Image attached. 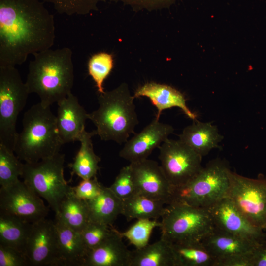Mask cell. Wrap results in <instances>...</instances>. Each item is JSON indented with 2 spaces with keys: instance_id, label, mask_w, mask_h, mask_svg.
<instances>
[{
  "instance_id": "obj_1",
  "label": "cell",
  "mask_w": 266,
  "mask_h": 266,
  "mask_svg": "<svg viewBox=\"0 0 266 266\" xmlns=\"http://www.w3.org/2000/svg\"><path fill=\"white\" fill-rule=\"evenodd\" d=\"M54 16L40 0H0V66L25 62L53 45Z\"/></svg>"
},
{
  "instance_id": "obj_2",
  "label": "cell",
  "mask_w": 266,
  "mask_h": 266,
  "mask_svg": "<svg viewBox=\"0 0 266 266\" xmlns=\"http://www.w3.org/2000/svg\"><path fill=\"white\" fill-rule=\"evenodd\" d=\"M33 55L25 83L30 94H36L41 104L50 107L71 93L74 77L72 51L68 47L48 49Z\"/></svg>"
},
{
  "instance_id": "obj_3",
  "label": "cell",
  "mask_w": 266,
  "mask_h": 266,
  "mask_svg": "<svg viewBox=\"0 0 266 266\" xmlns=\"http://www.w3.org/2000/svg\"><path fill=\"white\" fill-rule=\"evenodd\" d=\"M129 86L122 83L117 88L99 94L97 109L89 113L102 140L125 143L138 124V117Z\"/></svg>"
},
{
  "instance_id": "obj_4",
  "label": "cell",
  "mask_w": 266,
  "mask_h": 266,
  "mask_svg": "<svg viewBox=\"0 0 266 266\" xmlns=\"http://www.w3.org/2000/svg\"><path fill=\"white\" fill-rule=\"evenodd\" d=\"M22 125L14 150L20 160L34 163L59 152L63 144L50 107L40 102L33 105L24 113Z\"/></svg>"
},
{
  "instance_id": "obj_5",
  "label": "cell",
  "mask_w": 266,
  "mask_h": 266,
  "mask_svg": "<svg viewBox=\"0 0 266 266\" xmlns=\"http://www.w3.org/2000/svg\"><path fill=\"white\" fill-rule=\"evenodd\" d=\"M230 171L224 160H211L187 183L172 188L169 204L178 203L206 208L210 207L226 197Z\"/></svg>"
},
{
  "instance_id": "obj_6",
  "label": "cell",
  "mask_w": 266,
  "mask_h": 266,
  "mask_svg": "<svg viewBox=\"0 0 266 266\" xmlns=\"http://www.w3.org/2000/svg\"><path fill=\"white\" fill-rule=\"evenodd\" d=\"M161 217V238L170 243L201 242L215 228L206 208L173 203Z\"/></svg>"
},
{
  "instance_id": "obj_7",
  "label": "cell",
  "mask_w": 266,
  "mask_h": 266,
  "mask_svg": "<svg viewBox=\"0 0 266 266\" xmlns=\"http://www.w3.org/2000/svg\"><path fill=\"white\" fill-rule=\"evenodd\" d=\"M65 155L60 152L34 163L24 164L21 177L33 191L43 198L56 214L72 191L64 175Z\"/></svg>"
},
{
  "instance_id": "obj_8",
  "label": "cell",
  "mask_w": 266,
  "mask_h": 266,
  "mask_svg": "<svg viewBox=\"0 0 266 266\" xmlns=\"http://www.w3.org/2000/svg\"><path fill=\"white\" fill-rule=\"evenodd\" d=\"M29 94L15 66H0V144L13 152L17 119Z\"/></svg>"
},
{
  "instance_id": "obj_9",
  "label": "cell",
  "mask_w": 266,
  "mask_h": 266,
  "mask_svg": "<svg viewBox=\"0 0 266 266\" xmlns=\"http://www.w3.org/2000/svg\"><path fill=\"white\" fill-rule=\"evenodd\" d=\"M226 197L255 226H266V180L243 176L231 170Z\"/></svg>"
},
{
  "instance_id": "obj_10",
  "label": "cell",
  "mask_w": 266,
  "mask_h": 266,
  "mask_svg": "<svg viewBox=\"0 0 266 266\" xmlns=\"http://www.w3.org/2000/svg\"><path fill=\"white\" fill-rule=\"evenodd\" d=\"M161 166L172 186L189 182L202 168V157L179 140L164 141L158 148Z\"/></svg>"
},
{
  "instance_id": "obj_11",
  "label": "cell",
  "mask_w": 266,
  "mask_h": 266,
  "mask_svg": "<svg viewBox=\"0 0 266 266\" xmlns=\"http://www.w3.org/2000/svg\"><path fill=\"white\" fill-rule=\"evenodd\" d=\"M49 212L41 197L23 181L0 189V213L30 223L46 218Z\"/></svg>"
},
{
  "instance_id": "obj_12",
  "label": "cell",
  "mask_w": 266,
  "mask_h": 266,
  "mask_svg": "<svg viewBox=\"0 0 266 266\" xmlns=\"http://www.w3.org/2000/svg\"><path fill=\"white\" fill-rule=\"evenodd\" d=\"M25 254L30 266H59V256L54 221L44 219L33 223Z\"/></svg>"
},
{
  "instance_id": "obj_13",
  "label": "cell",
  "mask_w": 266,
  "mask_h": 266,
  "mask_svg": "<svg viewBox=\"0 0 266 266\" xmlns=\"http://www.w3.org/2000/svg\"><path fill=\"white\" fill-rule=\"evenodd\" d=\"M207 208L215 228L255 243L265 240L263 229L251 223L227 197Z\"/></svg>"
},
{
  "instance_id": "obj_14",
  "label": "cell",
  "mask_w": 266,
  "mask_h": 266,
  "mask_svg": "<svg viewBox=\"0 0 266 266\" xmlns=\"http://www.w3.org/2000/svg\"><path fill=\"white\" fill-rule=\"evenodd\" d=\"M130 165L137 193L169 204L172 186L161 166L148 159L130 163Z\"/></svg>"
},
{
  "instance_id": "obj_15",
  "label": "cell",
  "mask_w": 266,
  "mask_h": 266,
  "mask_svg": "<svg viewBox=\"0 0 266 266\" xmlns=\"http://www.w3.org/2000/svg\"><path fill=\"white\" fill-rule=\"evenodd\" d=\"M174 128L155 118L140 132L128 140L119 152L120 157L133 163L146 159L173 133Z\"/></svg>"
},
{
  "instance_id": "obj_16",
  "label": "cell",
  "mask_w": 266,
  "mask_h": 266,
  "mask_svg": "<svg viewBox=\"0 0 266 266\" xmlns=\"http://www.w3.org/2000/svg\"><path fill=\"white\" fill-rule=\"evenodd\" d=\"M57 103L56 125L63 144L78 141L85 130V122L89 119V113L72 93Z\"/></svg>"
},
{
  "instance_id": "obj_17",
  "label": "cell",
  "mask_w": 266,
  "mask_h": 266,
  "mask_svg": "<svg viewBox=\"0 0 266 266\" xmlns=\"http://www.w3.org/2000/svg\"><path fill=\"white\" fill-rule=\"evenodd\" d=\"M133 96L135 98L141 97L149 98L157 109L155 118L158 119L163 110L174 107L180 108L192 120L196 119V115L187 106L184 95L170 85L153 81L148 82L139 86L135 91Z\"/></svg>"
},
{
  "instance_id": "obj_18",
  "label": "cell",
  "mask_w": 266,
  "mask_h": 266,
  "mask_svg": "<svg viewBox=\"0 0 266 266\" xmlns=\"http://www.w3.org/2000/svg\"><path fill=\"white\" fill-rule=\"evenodd\" d=\"M123 238L114 229L110 236L88 250L84 266H130L132 251L124 243Z\"/></svg>"
},
{
  "instance_id": "obj_19",
  "label": "cell",
  "mask_w": 266,
  "mask_h": 266,
  "mask_svg": "<svg viewBox=\"0 0 266 266\" xmlns=\"http://www.w3.org/2000/svg\"><path fill=\"white\" fill-rule=\"evenodd\" d=\"M58 244L59 266H84L88 249L80 233L55 219Z\"/></svg>"
},
{
  "instance_id": "obj_20",
  "label": "cell",
  "mask_w": 266,
  "mask_h": 266,
  "mask_svg": "<svg viewBox=\"0 0 266 266\" xmlns=\"http://www.w3.org/2000/svg\"><path fill=\"white\" fill-rule=\"evenodd\" d=\"M193 121L183 129L179 140L203 157L212 149L218 147L223 136L211 122L203 123L197 119Z\"/></svg>"
},
{
  "instance_id": "obj_21",
  "label": "cell",
  "mask_w": 266,
  "mask_h": 266,
  "mask_svg": "<svg viewBox=\"0 0 266 266\" xmlns=\"http://www.w3.org/2000/svg\"><path fill=\"white\" fill-rule=\"evenodd\" d=\"M201 243L215 260L234 254L251 252L258 243L215 227L203 238Z\"/></svg>"
},
{
  "instance_id": "obj_22",
  "label": "cell",
  "mask_w": 266,
  "mask_h": 266,
  "mask_svg": "<svg viewBox=\"0 0 266 266\" xmlns=\"http://www.w3.org/2000/svg\"><path fill=\"white\" fill-rule=\"evenodd\" d=\"M86 201L90 221L112 226L118 216L122 214L123 201L109 187L104 186L98 196Z\"/></svg>"
},
{
  "instance_id": "obj_23",
  "label": "cell",
  "mask_w": 266,
  "mask_h": 266,
  "mask_svg": "<svg viewBox=\"0 0 266 266\" xmlns=\"http://www.w3.org/2000/svg\"><path fill=\"white\" fill-rule=\"evenodd\" d=\"M96 135L95 131L91 132L85 130L80 136V148L73 163L69 165L72 175L75 174L82 179H89L96 177L100 168V158L95 153L92 137Z\"/></svg>"
},
{
  "instance_id": "obj_24",
  "label": "cell",
  "mask_w": 266,
  "mask_h": 266,
  "mask_svg": "<svg viewBox=\"0 0 266 266\" xmlns=\"http://www.w3.org/2000/svg\"><path fill=\"white\" fill-rule=\"evenodd\" d=\"M130 266H175L171 243L161 238L132 251Z\"/></svg>"
},
{
  "instance_id": "obj_25",
  "label": "cell",
  "mask_w": 266,
  "mask_h": 266,
  "mask_svg": "<svg viewBox=\"0 0 266 266\" xmlns=\"http://www.w3.org/2000/svg\"><path fill=\"white\" fill-rule=\"evenodd\" d=\"M163 201L136 193L123 201L122 214L129 221L132 219H158L164 214Z\"/></svg>"
},
{
  "instance_id": "obj_26",
  "label": "cell",
  "mask_w": 266,
  "mask_h": 266,
  "mask_svg": "<svg viewBox=\"0 0 266 266\" xmlns=\"http://www.w3.org/2000/svg\"><path fill=\"white\" fill-rule=\"evenodd\" d=\"M55 219L81 233L89 221L87 201L77 197L72 189L61 203Z\"/></svg>"
},
{
  "instance_id": "obj_27",
  "label": "cell",
  "mask_w": 266,
  "mask_h": 266,
  "mask_svg": "<svg viewBox=\"0 0 266 266\" xmlns=\"http://www.w3.org/2000/svg\"><path fill=\"white\" fill-rule=\"evenodd\" d=\"M33 224L10 215L0 213V244L25 253Z\"/></svg>"
},
{
  "instance_id": "obj_28",
  "label": "cell",
  "mask_w": 266,
  "mask_h": 266,
  "mask_svg": "<svg viewBox=\"0 0 266 266\" xmlns=\"http://www.w3.org/2000/svg\"><path fill=\"white\" fill-rule=\"evenodd\" d=\"M175 266H214L215 259L201 242L171 243Z\"/></svg>"
},
{
  "instance_id": "obj_29",
  "label": "cell",
  "mask_w": 266,
  "mask_h": 266,
  "mask_svg": "<svg viewBox=\"0 0 266 266\" xmlns=\"http://www.w3.org/2000/svg\"><path fill=\"white\" fill-rule=\"evenodd\" d=\"M14 152L0 144V185L10 186L19 180L24 168V164L15 155Z\"/></svg>"
},
{
  "instance_id": "obj_30",
  "label": "cell",
  "mask_w": 266,
  "mask_h": 266,
  "mask_svg": "<svg viewBox=\"0 0 266 266\" xmlns=\"http://www.w3.org/2000/svg\"><path fill=\"white\" fill-rule=\"evenodd\" d=\"M114 65L113 56L109 53L98 52L89 58L87 64L88 74L94 81L99 94L105 92L103 82L112 70Z\"/></svg>"
},
{
  "instance_id": "obj_31",
  "label": "cell",
  "mask_w": 266,
  "mask_h": 266,
  "mask_svg": "<svg viewBox=\"0 0 266 266\" xmlns=\"http://www.w3.org/2000/svg\"><path fill=\"white\" fill-rule=\"evenodd\" d=\"M161 222L157 219H138L129 229L124 232H120L123 237H125L130 244L136 249L142 248L147 244L150 234L156 227H160Z\"/></svg>"
},
{
  "instance_id": "obj_32",
  "label": "cell",
  "mask_w": 266,
  "mask_h": 266,
  "mask_svg": "<svg viewBox=\"0 0 266 266\" xmlns=\"http://www.w3.org/2000/svg\"><path fill=\"white\" fill-rule=\"evenodd\" d=\"M53 5L55 10L61 14L68 16L84 15L97 10L99 1L104 0H43Z\"/></svg>"
},
{
  "instance_id": "obj_33",
  "label": "cell",
  "mask_w": 266,
  "mask_h": 266,
  "mask_svg": "<svg viewBox=\"0 0 266 266\" xmlns=\"http://www.w3.org/2000/svg\"><path fill=\"white\" fill-rule=\"evenodd\" d=\"M114 229L107 225L89 221L80 234L89 250L97 247L110 236Z\"/></svg>"
},
{
  "instance_id": "obj_34",
  "label": "cell",
  "mask_w": 266,
  "mask_h": 266,
  "mask_svg": "<svg viewBox=\"0 0 266 266\" xmlns=\"http://www.w3.org/2000/svg\"><path fill=\"white\" fill-rule=\"evenodd\" d=\"M109 188L122 201L137 193L130 165L120 169Z\"/></svg>"
},
{
  "instance_id": "obj_35",
  "label": "cell",
  "mask_w": 266,
  "mask_h": 266,
  "mask_svg": "<svg viewBox=\"0 0 266 266\" xmlns=\"http://www.w3.org/2000/svg\"><path fill=\"white\" fill-rule=\"evenodd\" d=\"M24 253L10 246L0 244V266H27Z\"/></svg>"
},
{
  "instance_id": "obj_36",
  "label": "cell",
  "mask_w": 266,
  "mask_h": 266,
  "mask_svg": "<svg viewBox=\"0 0 266 266\" xmlns=\"http://www.w3.org/2000/svg\"><path fill=\"white\" fill-rule=\"evenodd\" d=\"M103 187L98 181L97 177H95L89 179H82L77 186L72 187V189L77 197L89 200L98 196Z\"/></svg>"
},
{
  "instance_id": "obj_37",
  "label": "cell",
  "mask_w": 266,
  "mask_h": 266,
  "mask_svg": "<svg viewBox=\"0 0 266 266\" xmlns=\"http://www.w3.org/2000/svg\"><path fill=\"white\" fill-rule=\"evenodd\" d=\"M252 251L216 259L214 266H252Z\"/></svg>"
},
{
  "instance_id": "obj_38",
  "label": "cell",
  "mask_w": 266,
  "mask_h": 266,
  "mask_svg": "<svg viewBox=\"0 0 266 266\" xmlns=\"http://www.w3.org/2000/svg\"><path fill=\"white\" fill-rule=\"evenodd\" d=\"M252 266H266V240L258 243L252 252Z\"/></svg>"
},
{
  "instance_id": "obj_39",
  "label": "cell",
  "mask_w": 266,
  "mask_h": 266,
  "mask_svg": "<svg viewBox=\"0 0 266 266\" xmlns=\"http://www.w3.org/2000/svg\"><path fill=\"white\" fill-rule=\"evenodd\" d=\"M265 229H266V228H265Z\"/></svg>"
}]
</instances>
